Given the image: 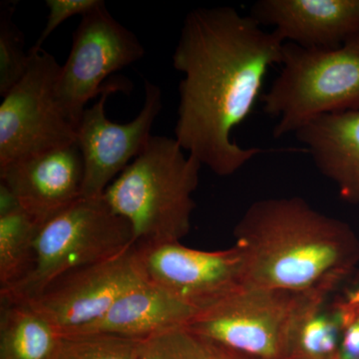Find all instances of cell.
<instances>
[{
  "label": "cell",
  "instance_id": "cell-19",
  "mask_svg": "<svg viewBox=\"0 0 359 359\" xmlns=\"http://www.w3.org/2000/svg\"><path fill=\"white\" fill-rule=\"evenodd\" d=\"M15 4H0V95L4 97L25 76L29 53L25 50V34L14 22Z\"/></svg>",
  "mask_w": 359,
  "mask_h": 359
},
{
  "label": "cell",
  "instance_id": "cell-18",
  "mask_svg": "<svg viewBox=\"0 0 359 359\" xmlns=\"http://www.w3.org/2000/svg\"><path fill=\"white\" fill-rule=\"evenodd\" d=\"M39 229L22 208L0 215V292L11 289L29 275Z\"/></svg>",
  "mask_w": 359,
  "mask_h": 359
},
{
  "label": "cell",
  "instance_id": "cell-14",
  "mask_svg": "<svg viewBox=\"0 0 359 359\" xmlns=\"http://www.w3.org/2000/svg\"><path fill=\"white\" fill-rule=\"evenodd\" d=\"M198 311L148 278L122 294L99 320L66 335L107 334L144 340L187 327Z\"/></svg>",
  "mask_w": 359,
  "mask_h": 359
},
{
  "label": "cell",
  "instance_id": "cell-2",
  "mask_svg": "<svg viewBox=\"0 0 359 359\" xmlns=\"http://www.w3.org/2000/svg\"><path fill=\"white\" fill-rule=\"evenodd\" d=\"M233 235L245 252V287L335 292L359 262V241L351 226L301 197L252 203Z\"/></svg>",
  "mask_w": 359,
  "mask_h": 359
},
{
  "label": "cell",
  "instance_id": "cell-10",
  "mask_svg": "<svg viewBox=\"0 0 359 359\" xmlns=\"http://www.w3.org/2000/svg\"><path fill=\"white\" fill-rule=\"evenodd\" d=\"M137 248L146 278L198 313L245 287V252L237 243L222 250L181 242Z\"/></svg>",
  "mask_w": 359,
  "mask_h": 359
},
{
  "label": "cell",
  "instance_id": "cell-5",
  "mask_svg": "<svg viewBox=\"0 0 359 359\" xmlns=\"http://www.w3.org/2000/svg\"><path fill=\"white\" fill-rule=\"evenodd\" d=\"M131 226L102 197L81 198L39 229L29 275L0 292L1 301L34 299L59 276L107 261L134 245Z\"/></svg>",
  "mask_w": 359,
  "mask_h": 359
},
{
  "label": "cell",
  "instance_id": "cell-15",
  "mask_svg": "<svg viewBox=\"0 0 359 359\" xmlns=\"http://www.w3.org/2000/svg\"><path fill=\"white\" fill-rule=\"evenodd\" d=\"M294 134L318 171L337 185L340 198L359 205V110L320 116Z\"/></svg>",
  "mask_w": 359,
  "mask_h": 359
},
{
  "label": "cell",
  "instance_id": "cell-16",
  "mask_svg": "<svg viewBox=\"0 0 359 359\" xmlns=\"http://www.w3.org/2000/svg\"><path fill=\"white\" fill-rule=\"evenodd\" d=\"M332 290L299 294L287 359H337L342 334L340 302Z\"/></svg>",
  "mask_w": 359,
  "mask_h": 359
},
{
  "label": "cell",
  "instance_id": "cell-9",
  "mask_svg": "<svg viewBox=\"0 0 359 359\" xmlns=\"http://www.w3.org/2000/svg\"><path fill=\"white\" fill-rule=\"evenodd\" d=\"M125 79H110L100 98L85 109L76 126V144L84 165L83 197H102L106 189L124 171L150 140L151 130L163 108L162 91L144 79L145 101L141 112L125 124L110 121L105 114L108 97L125 91Z\"/></svg>",
  "mask_w": 359,
  "mask_h": 359
},
{
  "label": "cell",
  "instance_id": "cell-8",
  "mask_svg": "<svg viewBox=\"0 0 359 359\" xmlns=\"http://www.w3.org/2000/svg\"><path fill=\"white\" fill-rule=\"evenodd\" d=\"M144 55L140 40L111 15L105 2L81 16L57 82L59 102L75 130L86 104L102 92L106 78Z\"/></svg>",
  "mask_w": 359,
  "mask_h": 359
},
{
  "label": "cell",
  "instance_id": "cell-13",
  "mask_svg": "<svg viewBox=\"0 0 359 359\" xmlns=\"http://www.w3.org/2000/svg\"><path fill=\"white\" fill-rule=\"evenodd\" d=\"M249 15L304 48H339L359 35V0H259Z\"/></svg>",
  "mask_w": 359,
  "mask_h": 359
},
{
  "label": "cell",
  "instance_id": "cell-3",
  "mask_svg": "<svg viewBox=\"0 0 359 359\" xmlns=\"http://www.w3.org/2000/svg\"><path fill=\"white\" fill-rule=\"evenodd\" d=\"M202 166L176 139L152 135L103 198L128 222L138 247L179 243L191 231Z\"/></svg>",
  "mask_w": 359,
  "mask_h": 359
},
{
  "label": "cell",
  "instance_id": "cell-4",
  "mask_svg": "<svg viewBox=\"0 0 359 359\" xmlns=\"http://www.w3.org/2000/svg\"><path fill=\"white\" fill-rule=\"evenodd\" d=\"M282 70L262 100L276 139L325 114L359 110V35L335 49L285 42Z\"/></svg>",
  "mask_w": 359,
  "mask_h": 359
},
{
  "label": "cell",
  "instance_id": "cell-6",
  "mask_svg": "<svg viewBox=\"0 0 359 359\" xmlns=\"http://www.w3.org/2000/svg\"><path fill=\"white\" fill-rule=\"evenodd\" d=\"M29 63L0 105V169L76 143V130L61 107V66L49 52L30 48Z\"/></svg>",
  "mask_w": 359,
  "mask_h": 359
},
{
  "label": "cell",
  "instance_id": "cell-22",
  "mask_svg": "<svg viewBox=\"0 0 359 359\" xmlns=\"http://www.w3.org/2000/svg\"><path fill=\"white\" fill-rule=\"evenodd\" d=\"M103 2L102 0H46V6L49 8L48 20L32 49H42L45 40L65 20L75 15L83 16Z\"/></svg>",
  "mask_w": 359,
  "mask_h": 359
},
{
  "label": "cell",
  "instance_id": "cell-1",
  "mask_svg": "<svg viewBox=\"0 0 359 359\" xmlns=\"http://www.w3.org/2000/svg\"><path fill=\"white\" fill-rule=\"evenodd\" d=\"M285 43L233 7L187 14L173 54L184 74L175 139L212 173L231 176L264 152L241 147L231 134L254 109L269 68L282 65Z\"/></svg>",
  "mask_w": 359,
  "mask_h": 359
},
{
  "label": "cell",
  "instance_id": "cell-7",
  "mask_svg": "<svg viewBox=\"0 0 359 359\" xmlns=\"http://www.w3.org/2000/svg\"><path fill=\"white\" fill-rule=\"evenodd\" d=\"M299 294L245 287L196 314L198 339L257 359H287Z\"/></svg>",
  "mask_w": 359,
  "mask_h": 359
},
{
  "label": "cell",
  "instance_id": "cell-17",
  "mask_svg": "<svg viewBox=\"0 0 359 359\" xmlns=\"http://www.w3.org/2000/svg\"><path fill=\"white\" fill-rule=\"evenodd\" d=\"M62 339L30 302L1 301L0 359H56Z\"/></svg>",
  "mask_w": 359,
  "mask_h": 359
},
{
  "label": "cell",
  "instance_id": "cell-11",
  "mask_svg": "<svg viewBox=\"0 0 359 359\" xmlns=\"http://www.w3.org/2000/svg\"><path fill=\"white\" fill-rule=\"evenodd\" d=\"M146 278L134 245L107 261L59 276L26 302L66 335L99 320L122 294Z\"/></svg>",
  "mask_w": 359,
  "mask_h": 359
},
{
  "label": "cell",
  "instance_id": "cell-23",
  "mask_svg": "<svg viewBox=\"0 0 359 359\" xmlns=\"http://www.w3.org/2000/svg\"><path fill=\"white\" fill-rule=\"evenodd\" d=\"M342 334L337 359H359V306L339 299Z\"/></svg>",
  "mask_w": 359,
  "mask_h": 359
},
{
  "label": "cell",
  "instance_id": "cell-20",
  "mask_svg": "<svg viewBox=\"0 0 359 359\" xmlns=\"http://www.w3.org/2000/svg\"><path fill=\"white\" fill-rule=\"evenodd\" d=\"M141 341L107 334L63 335L56 359H138Z\"/></svg>",
  "mask_w": 359,
  "mask_h": 359
},
{
  "label": "cell",
  "instance_id": "cell-12",
  "mask_svg": "<svg viewBox=\"0 0 359 359\" xmlns=\"http://www.w3.org/2000/svg\"><path fill=\"white\" fill-rule=\"evenodd\" d=\"M83 159L76 143L0 169V182L40 228L83 198Z\"/></svg>",
  "mask_w": 359,
  "mask_h": 359
},
{
  "label": "cell",
  "instance_id": "cell-24",
  "mask_svg": "<svg viewBox=\"0 0 359 359\" xmlns=\"http://www.w3.org/2000/svg\"><path fill=\"white\" fill-rule=\"evenodd\" d=\"M200 340L202 342L204 359H257L237 353V351H230V349L217 346L211 342L205 341V340Z\"/></svg>",
  "mask_w": 359,
  "mask_h": 359
},
{
  "label": "cell",
  "instance_id": "cell-21",
  "mask_svg": "<svg viewBox=\"0 0 359 359\" xmlns=\"http://www.w3.org/2000/svg\"><path fill=\"white\" fill-rule=\"evenodd\" d=\"M138 359H204L202 342L186 327L142 340Z\"/></svg>",
  "mask_w": 359,
  "mask_h": 359
}]
</instances>
